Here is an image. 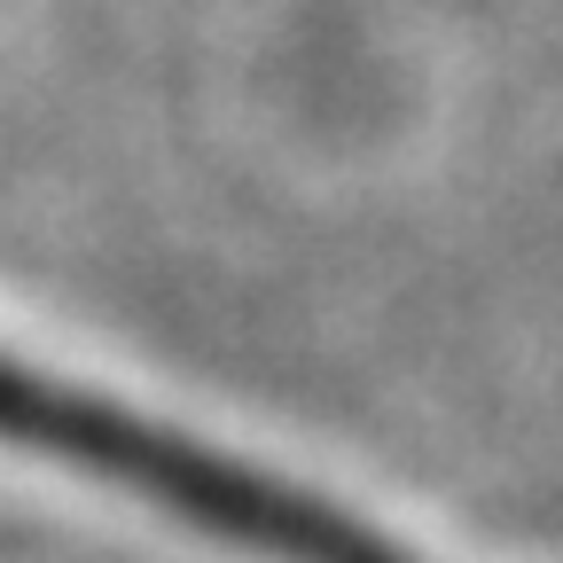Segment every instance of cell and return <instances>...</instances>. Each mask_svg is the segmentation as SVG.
I'll use <instances>...</instances> for the list:
<instances>
[]
</instances>
